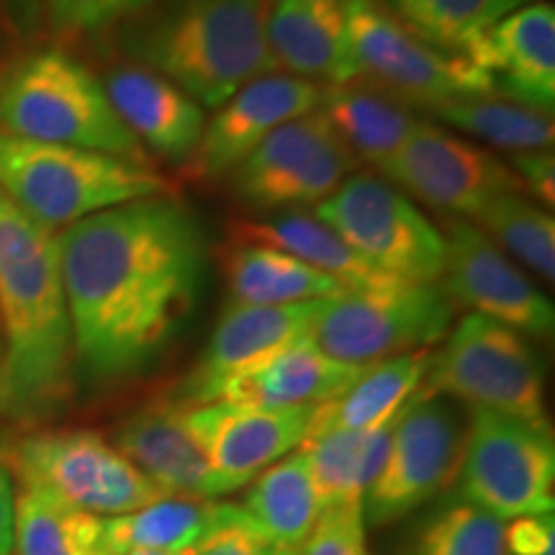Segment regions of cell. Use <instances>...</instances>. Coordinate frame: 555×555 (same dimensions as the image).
Masks as SVG:
<instances>
[{"label":"cell","mask_w":555,"mask_h":555,"mask_svg":"<svg viewBox=\"0 0 555 555\" xmlns=\"http://www.w3.org/2000/svg\"><path fill=\"white\" fill-rule=\"evenodd\" d=\"M60 240L75 360L111 380L147 367L196 307L206 275L204 234L170 196L75 221Z\"/></svg>","instance_id":"1"},{"label":"cell","mask_w":555,"mask_h":555,"mask_svg":"<svg viewBox=\"0 0 555 555\" xmlns=\"http://www.w3.org/2000/svg\"><path fill=\"white\" fill-rule=\"evenodd\" d=\"M73 363L57 232L0 193V412L52 414L69 397Z\"/></svg>","instance_id":"2"},{"label":"cell","mask_w":555,"mask_h":555,"mask_svg":"<svg viewBox=\"0 0 555 555\" xmlns=\"http://www.w3.org/2000/svg\"><path fill=\"white\" fill-rule=\"evenodd\" d=\"M129 52L206 108L275 73L260 0H159L129 37Z\"/></svg>","instance_id":"3"},{"label":"cell","mask_w":555,"mask_h":555,"mask_svg":"<svg viewBox=\"0 0 555 555\" xmlns=\"http://www.w3.org/2000/svg\"><path fill=\"white\" fill-rule=\"evenodd\" d=\"M0 131L150 165L147 152L111 106L103 82L60 50L26 54L0 78Z\"/></svg>","instance_id":"4"},{"label":"cell","mask_w":555,"mask_h":555,"mask_svg":"<svg viewBox=\"0 0 555 555\" xmlns=\"http://www.w3.org/2000/svg\"><path fill=\"white\" fill-rule=\"evenodd\" d=\"M0 193L54 229L131 201L172 196V189L152 165L0 131Z\"/></svg>","instance_id":"5"},{"label":"cell","mask_w":555,"mask_h":555,"mask_svg":"<svg viewBox=\"0 0 555 555\" xmlns=\"http://www.w3.org/2000/svg\"><path fill=\"white\" fill-rule=\"evenodd\" d=\"M0 463L21 491H39L95 517H121L165 499L114 442L93 429H44L13 440Z\"/></svg>","instance_id":"6"},{"label":"cell","mask_w":555,"mask_h":555,"mask_svg":"<svg viewBox=\"0 0 555 555\" xmlns=\"http://www.w3.org/2000/svg\"><path fill=\"white\" fill-rule=\"evenodd\" d=\"M422 391L551 429L535 350L525 335L489 317L468 311L450 327L442 350L433 352Z\"/></svg>","instance_id":"7"},{"label":"cell","mask_w":555,"mask_h":555,"mask_svg":"<svg viewBox=\"0 0 555 555\" xmlns=\"http://www.w3.org/2000/svg\"><path fill=\"white\" fill-rule=\"evenodd\" d=\"M317 219L391 281L437 286L442 278L446 234L384 178L352 172L317 206Z\"/></svg>","instance_id":"8"},{"label":"cell","mask_w":555,"mask_h":555,"mask_svg":"<svg viewBox=\"0 0 555 555\" xmlns=\"http://www.w3.org/2000/svg\"><path fill=\"white\" fill-rule=\"evenodd\" d=\"M455 307L440 286H399L345 291L324 298L311 324V339L324 356L345 365L429 350L453 327Z\"/></svg>","instance_id":"9"},{"label":"cell","mask_w":555,"mask_h":555,"mask_svg":"<svg viewBox=\"0 0 555 555\" xmlns=\"http://www.w3.org/2000/svg\"><path fill=\"white\" fill-rule=\"evenodd\" d=\"M466 435L457 401L420 388L397 414L384 468L365 491V522L391 525L446 494L461 476Z\"/></svg>","instance_id":"10"},{"label":"cell","mask_w":555,"mask_h":555,"mask_svg":"<svg viewBox=\"0 0 555 555\" xmlns=\"http://www.w3.org/2000/svg\"><path fill=\"white\" fill-rule=\"evenodd\" d=\"M356 82L371 86L401 103L437 108L446 103L491 95L489 80L463 54L435 50L409 31L376 0L347 5Z\"/></svg>","instance_id":"11"},{"label":"cell","mask_w":555,"mask_h":555,"mask_svg":"<svg viewBox=\"0 0 555 555\" xmlns=\"http://www.w3.org/2000/svg\"><path fill=\"white\" fill-rule=\"evenodd\" d=\"M457 481L470 504L504 522L553 512V433L486 409H470Z\"/></svg>","instance_id":"12"},{"label":"cell","mask_w":555,"mask_h":555,"mask_svg":"<svg viewBox=\"0 0 555 555\" xmlns=\"http://www.w3.org/2000/svg\"><path fill=\"white\" fill-rule=\"evenodd\" d=\"M356 165L317 108L262 139L232 172V183L242 204L258 211L319 206L356 172Z\"/></svg>","instance_id":"13"},{"label":"cell","mask_w":555,"mask_h":555,"mask_svg":"<svg viewBox=\"0 0 555 555\" xmlns=\"http://www.w3.org/2000/svg\"><path fill=\"white\" fill-rule=\"evenodd\" d=\"M384 176L401 193L450 217L478 219L494 198L522 193L509 165L427 121L416 124Z\"/></svg>","instance_id":"14"},{"label":"cell","mask_w":555,"mask_h":555,"mask_svg":"<svg viewBox=\"0 0 555 555\" xmlns=\"http://www.w3.org/2000/svg\"><path fill=\"white\" fill-rule=\"evenodd\" d=\"M180 414L206 457L208 494L214 499L245 489L262 470L301 448L314 406L255 409L211 401L180 406Z\"/></svg>","instance_id":"15"},{"label":"cell","mask_w":555,"mask_h":555,"mask_svg":"<svg viewBox=\"0 0 555 555\" xmlns=\"http://www.w3.org/2000/svg\"><path fill=\"white\" fill-rule=\"evenodd\" d=\"M446 296L512 327L525 337L547 339L555 330V309L543 291L491 242L489 234L463 219H450L446 232Z\"/></svg>","instance_id":"16"},{"label":"cell","mask_w":555,"mask_h":555,"mask_svg":"<svg viewBox=\"0 0 555 555\" xmlns=\"http://www.w3.org/2000/svg\"><path fill=\"white\" fill-rule=\"evenodd\" d=\"M319 103L322 86L294 75L268 73L249 80L206 121L204 137L189 159V176L196 180L232 176L262 139L283 124L317 111Z\"/></svg>","instance_id":"17"},{"label":"cell","mask_w":555,"mask_h":555,"mask_svg":"<svg viewBox=\"0 0 555 555\" xmlns=\"http://www.w3.org/2000/svg\"><path fill=\"white\" fill-rule=\"evenodd\" d=\"M322 301L324 298L288 307H247L229 301L172 404L183 409L211 404L229 378L309 337Z\"/></svg>","instance_id":"18"},{"label":"cell","mask_w":555,"mask_h":555,"mask_svg":"<svg viewBox=\"0 0 555 555\" xmlns=\"http://www.w3.org/2000/svg\"><path fill=\"white\" fill-rule=\"evenodd\" d=\"M489 80L491 95L551 114L555 106V9L532 0L491 26L463 54Z\"/></svg>","instance_id":"19"},{"label":"cell","mask_w":555,"mask_h":555,"mask_svg":"<svg viewBox=\"0 0 555 555\" xmlns=\"http://www.w3.org/2000/svg\"><path fill=\"white\" fill-rule=\"evenodd\" d=\"M266 39L275 73L330 86L356 82L347 11L330 0H273Z\"/></svg>","instance_id":"20"},{"label":"cell","mask_w":555,"mask_h":555,"mask_svg":"<svg viewBox=\"0 0 555 555\" xmlns=\"http://www.w3.org/2000/svg\"><path fill=\"white\" fill-rule=\"evenodd\" d=\"M103 88L144 152H155L170 163H189L206 129L204 106L142 65L111 69Z\"/></svg>","instance_id":"21"},{"label":"cell","mask_w":555,"mask_h":555,"mask_svg":"<svg viewBox=\"0 0 555 555\" xmlns=\"http://www.w3.org/2000/svg\"><path fill=\"white\" fill-rule=\"evenodd\" d=\"M360 373L363 367L324 356L309 335L229 378L214 401L255 409L319 406L350 388Z\"/></svg>","instance_id":"22"},{"label":"cell","mask_w":555,"mask_h":555,"mask_svg":"<svg viewBox=\"0 0 555 555\" xmlns=\"http://www.w3.org/2000/svg\"><path fill=\"white\" fill-rule=\"evenodd\" d=\"M114 446L165 496L211 499L206 457L172 401L127 416L116 429Z\"/></svg>","instance_id":"23"},{"label":"cell","mask_w":555,"mask_h":555,"mask_svg":"<svg viewBox=\"0 0 555 555\" xmlns=\"http://www.w3.org/2000/svg\"><path fill=\"white\" fill-rule=\"evenodd\" d=\"M229 242L281 249L291 258L307 262L309 268L319 270V273L330 275L345 291H376L399 286L397 281H391V278L378 273L373 266H367L356 249L339 237L335 229H330L317 217H307V214L286 211L268 219L237 221L232 227Z\"/></svg>","instance_id":"24"},{"label":"cell","mask_w":555,"mask_h":555,"mask_svg":"<svg viewBox=\"0 0 555 555\" xmlns=\"http://www.w3.org/2000/svg\"><path fill=\"white\" fill-rule=\"evenodd\" d=\"M429 363L433 352L414 350L365 365L350 388H345L332 401L314 406L307 437L324 429L365 433L391 422L425 384Z\"/></svg>","instance_id":"25"},{"label":"cell","mask_w":555,"mask_h":555,"mask_svg":"<svg viewBox=\"0 0 555 555\" xmlns=\"http://www.w3.org/2000/svg\"><path fill=\"white\" fill-rule=\"evenodd\" d=\"M319 111L347 152L378 172L386 170L420 124L406 103L360 82L322 88Z\"/></svg>","instance_id":"26"},{"label":"cell","mask_w":555,"mask_h":555,"mask_svg":"<svg viewBox=\"0 0 555 555\" xmlns=\"http://www.w3.org/2000/svg\"><path fill=\"white\" fill-rule=\"evenodd\" d=\"M229 301L247 307H288L345 294L330 275L291 258L281 249L229 242L221 253Z\"/></svg>","instance_id":"27"},{"label":"cell","mask_w":555,"mask_h":555,"mask_svg":"<svg viewBox=\"0 0 555 555\" xmlns=\"http://www.w3.org/2000/svg\"><path fill=\"white\" fill-rule=\"evenodd\" d=\"M393 422L397 416L376 429H365V433L324 429L301 442L298 450L307 455L311 481L317 486L324 509L337 504H363L365 491L371 489L386 463Z\"/></svg>","instance_id":"28"},{"label":"cell","mask_w":555,"mask_h":555,"mask_svg":"<svg viewBox=\"0 0 555 555\" xmlns=\"http://www.w3.org/2000/svg\"><path fill=\"white\" fill-rule=\"evenodd\" d=\"M240 509L278 543L298 551L324 512L311 481L307 455L294 450L253 478Z\"/></svg>","instance_id":"29"},{"label":"cell","mask_w":555,"mask_h":555,"mask_svg":"<svg viewBox=\"0 0 555 555\" xmlns=\"http://www.w3.org/2000/svg\"><path fill=\"white\" fill-rule=\"evenodd\" d=\"M227 502L165 496L121 517L103 519V538L111 555L131 551H191L219 522Z\"/></svg>","instance_id":"30"},{"label":"cell","mask_w":555,"mask_h":555,"mask_svg":"<svg viewBox=\"0 0 555 555\" xmlns=\"http://www.w3.org/2000/svg\"><path fill=\"white\" fill-rule=\"evenodd\" d=\"M13 555H111V551L103 538V517L39 491H18Z\"/></svg>","instance_id":"31"},{"label":"cell","mask_w":555,"mask_h":555,"mask_svg":"<svg viewBox=\"0 0 555 555\" xmlns=\"http://www.w3.org/2000/svg\"><path fill=\"white\" fill-rule=\"evenodd\" d=\"M532 0H388L391 13L435 50L466 54L491 26Z\"/></svg>","instance_id":"32"},{"label":"cell","mask_w":555,"mask_h":555,"mask_svg":"<svg viewBox=\"0 0 555 555\" xmlns=\"http://www.w3.org/2000/svg\"><path fill=\"white\" fill-rule=\"evenodd\" d=\"M433 114L450 127L483 139L509 155L551 150L555 142L551 114L496 99V95H474V99L446 103V106L433 108Z\"/></svg>","instance_id":"33"},{"label":"cell","mask_w":555,"mask_h":555,"mask_svg":"<svg viewBox=\"0 0 555 555\" xmlns=\"http://www.w3.org/2000/svg\"><path fill=\"white\" fill-rule=\"evenodd\" d=\"M504 527L463 494H448L414 525L404 555H506Z\"/></svg>","instance_id":"34"},{"label":"cell","mask_w":555,"mask_h":555,"mask_svg":"<svg viewBox=\"0 0 555 555\" xmlns=\"http://www.w3.org/2000/svg\"><path fill=\"white\" fill-rule=\"evenodd\" d=\"M496 247L551 283L555 278V221L522 193H504L478 214Z\"/></svg>","instance_id":"35"},{"label":"cell","mask_w":555,"mask_h":555,"mask_svg":"<svg viewBox=\"0 0 555 555\" xmlns=\"http://www.w3.org/2000/svg\"><path fill=\"white\" fill-rule=\"evenodd\" d=\"M191 555H298V551L270 538L240 504L227 502L224 515L191 547Z\"/></svg>","instance_id":"36"},{"label":"cell","mask_w":555,"mask_h":555,"mask_svg":"<svg viewBox=\"0 0 555 555\" xmlns=\"http://www.w3.org/2000/svg\"><path fill=\"white\" fill-rule=\"evenodd\" d=\"M298 555H367L363 504L327 506Z\"/></svg>","instance_id":"37"},{"label":"cell","mask_w":555,"mask_h":555,"mask_svg":"<svg viewBox=\"0 0 555 555\" xmlns=\"http://www.w3.org/2000/svg\"><path fill=\"white\" fill-rule=\"evenodd\" d=\"M50 21L62 34H99L134 18L155 0H44Z\"/></svg>","instance_id":"38"},{"label":"cell","mask_w":555,"mask_h":555,"mask_svg":"<svg viewBox=\"0 0 555 555\" xmlns=\"http://www.w3.org/2000/svg\"><path fill=\"white\" fill-rule=\"evenodd\" d=\"M506 555H555V515H527L504 527Z\"/></svg>","instance_id":"39"},{"label":"cell","mask_w":555,"mask_h":555,"mask_svg":"<svg viewBox=\"0 0 555 555\" xmlns=\"http://www.w3.org/2000/svg\"><path fill=\"white\" fill-rule=\"evenodd\" d=\"M509 170L515 172L525 193L535 196L540 204L553 206L555 201V157L551 150L517 152L509 159Z\"/></svg>","instance_id":"40"},{"label":"cell","mask_w":555,"mask_h":555,"mask_svg":"<svg viewBox=\"0 0 555 555\" xmlns=\"http://www.w3.org/2000/svg\"><path fill=\"white\" fill-rule=\"evenodd\" d=\"M16 540V486L9 468L0 463V555H13Z\"/></svg>","instance_id":"41"},{"label":"cell","mask_w":555,"mask_h":555,"mask_svg":"<svg viewBox=\"0 0 555 555\" xmlns=\"http://www.w3.org/2000/svg\"><path fill=\"white\" fill-rule=\"evenodd\" d=\"M127 555H191V551H178V553H170V551H131Z\"/></svg>","instance_id":"42"},{"label":"cell","mask_w":555,"mask_h":555,"mask_svg":"<svg viewBox=\"0 0 555 555\" xmlns=\"http://www.w3.org/2000/svg\"><path fill=\"white\" fill-rule=\"evenodd\" d=\"M330 3H337V5H343V9H347V5L358 3V0H330Z\"/></svg>","instance_id":"43"}]
</instances>
